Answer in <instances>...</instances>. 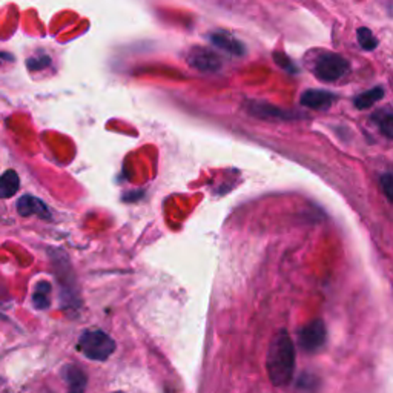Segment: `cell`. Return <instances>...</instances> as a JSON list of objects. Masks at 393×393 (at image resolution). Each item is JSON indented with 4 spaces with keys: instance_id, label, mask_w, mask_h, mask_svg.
Segmentation results:
<instances>
[{
    "instance_id": "cell-1",
    "label": "cell",
    "mask_w": 393,
    "mask_h": 393,
    "mask_svg": "<svg viewBox=\"0 0 393 393\" xmlns=\"http://www.w3.org/2000/svg\"><path fill=\"white\" fill-rule=\"evenodd\" d=\"M267 375L277 387H284L294 378L295 348L286 331H279L269 344L266 360Z\"/></svg>"
},
{
    "instance_id": "cell-2",
    "label": "cell",
    "mask_w": 393,
    "mask_h": 393,
    "mask_svg": "<svg viewBox=\"0 0 393 393\" xmlns=\"http://www.w3.org/2000/svg\"><path fill=\"white\" fill-rule=\"evenodd\" d=\"M79 350L92 361H106L116 350V341L101 331H88L80 336Z\"/></svg>"
},
{
    "instance_id": "cell-3",
    "label": "cell",
    "mask_w": 393,
    "mask_h": 393,
    "mask_svg": "<svg viewBox=\"0 0 393 393\" xmlns=\"http://www.w3.org/2000/svg\"><path fill=\"white\" fill-rule=\"evenodd\" d=\"M350 70L349 60L341 57L340 54L333 52H323L316 59L314 72L315 76L323 82H336L343 79Z\"/></svg>"
},
{
    "instance_id": "cell-4",
    "label": "cell",
    "mask_w": 393,
    "mask_h": 393,
    "mask_svg": "<svg viewBox=\"0 0 393 393\" xmlns=\"http://www.w3.org/2000/svg\"><path fill=\"white\" fill-rule=\"evenodd\" d=\"M326 343V326L321 320H314L306 324L298 333V344L304 352L314 353L320 350Z\"/></svg>"
},
{
    "instance_id": "cell-5",
    "label": "cell",
    "mask_w": 393,
    "mask_h": 393,
    "mask_svg": "<svg viewBox=\"0 0 393 393\" xmlns=\"http://www.w3.org/2000/svg\"><path fill=\"white\" fill-rule=\"evenodd\" d=\"M188 62L192 68L203 72L217 71L221 67L218 55L208 48H194L188 55Z\"/></svg>"
},
{
    "instance_id": "cell-6",
    "label": "cell",
    "mask_w": 393,
    "mask_h": 393,
    "mask_svg": "<svg viewBox=\"0 0 393 393\" xmlns=\"http://www.w3.org/2000/svg\"><path fill=\"white\" fill-rule=\"evenodd\" d=\"M17 212L22 217H39L43 220H50L51 214L48 206H46L40 199H37L34 195H23L17 201Z\"/></svg>"
},
{
    "instance_id": "cell-7",
    "label": "cell",
    "mask_w": 393,
    "mask_h": 393,
    "mask_svg": "<svg viewBox=\"0 0 393 393\" xmlns=\"http://www.w3.org/2000/svg\"><path fill=\"white\" fill-rule=\"evenodd\" d=\"M336 96L323 89H307L301 96V105L311 109H326L335 101Z\"/></svg>"
},
{
    "instance_id": "cell-8",
    "label": "cell",
    "mask_w": 393,
    "mask_h": 393,
    "mask_svg": "<svg viewBox=\"0 0 393 393\" xmlns=\"http://www.w3.org/2000/svg\"><path fill=\"white\" fill-rule=\"evenodd\" d=\"M211 42L217 46V48L226 51L233 55H243L246 52L245 45H243L237 37H233L232 34L226 31H217L211 34Z\"/></svg>"
},
{
    "instance_id": "cell-9",
    "label": "cell",
    "mask_w": 393,
    "mask_h": 393,
    "mask_svg": "<svg viewBox=\"0 0 393 393\" xmlns=\"http://www.w3.org/2000/svg\"><path fill=\"white\" fill-rule=\"evenodd\" d=\"M63 377L68 382V393H85L88 378L80 367L67 366L63 369Z\"/></svg>"
},
{
    "instance_id": "cell-10",
    "label": "cell",
    "mask_w": 393,
    "mask_h": 393,
    "mask_svg": "<svg viewBox=\"0 0 393 393\" xmlns=\"http://www.w3.org/2000/svg\"><path fill=\"white\" fill-rule=\"evenodd\" d=\"M21 188V179L16 171L9 170L0 175V199H11Z\"/></svg>"
},
{
    "instance_id": "cell-11",
    "label": "cell",
    "mask_w": 393,
    "mask_h": 393,
    "mask_svg": "<svg viewBox=\"0 0 393 393\" xmlns=\"http://www.w3.org/2000/svg\"><path fill=\"white\" fill-rule=\"evenodd\" d=\"M382 97H384V89L381 87H375L369 91H364L361 94H358L357 97L353 99V105L357 106L358 109H369L373 105H375L377 101H380Z\"/></svg>"
},
{
    "instance_id": "cell-12",
    "label": "cell",
    "mask_w": 393,
    "mask_h": 393,
    "mask_svg": "<svg viewBox=\"0 0 393 393\" xmlns=\"http://www.w3.org/2000/svg\"><path fill=\"white\" fill-rule=\"evenodd\" d=\"M372 121L378 126V129L381 131L382 134H384L387 138H392V123H393V117H392V111L390 108H384V109H380L378 112H375V114L372 116Z\"/></svg>"
},
{
    "instance_id": "cell-13",
    "label": "cell",
    "mask_w": 393,
    "mask_h": 393,
    "mask_svg": "<svg viewBox=\"0 0 393 393\" xmlns=\"http://www.w3.org/2000/svg\"><path fill=\"white\" fill-rule=\"evenodd\" d=\"M50 294H51V286L46 282H40L35 286L34 294H33V304L35 309H48L50 307Z\"/></svg>"
},
{
    "instance_id": "cell-14",
    "label": "cell",
    "mask_w": 393,
    "mask_h": 393,
    "mask_svg": "<svg viewBox=\"0 0 393 393\" xmlns=\"http://www.w3.org/2000/svg\"><path fill=\"white\" fill-rule=\"evenodd\" d=\"M358 42L361 45V48L366 51H372L373 48H377V45H378L375 35H373V33L369 30V28H360Z\"/></svg>"
},
{
    "instance_id": "cell-15",
    "label": "cell",
    "mask_w": 393,
    "mask_h": 393,
    "mask_svg": "<svg viewBox=\"0 0 393 393\" xmlns=\"http://www.w3.org/2000/svg\"><path fill=\"white\" fill-rule=\"evenodd\" d=\"M50 63H51V59H50V57L30 59V60H28V68L33 70V71H37V70H42V68H45V67H48Z\"/></svg>"
},
{
    "instance_id": "cell-16",
    "label": "cell",
    "mask_w": 393,
    "mask_h": 393,
    "mask_svg": "<svg viewBox=\"0 0 393 393\" xmlns=\"http://www.w3.org/2000/svg\"><path fill=\"white\" fill-rule=\"evenodd\" d=\"M392 174H384L381 177V188L382 191H384L386 196H387V200L392 201Z\"/></svg>"
},
{
    "instance_id": "cell-17",
    "label": "cell",
    "mask_w": 393,
    "mask_h": 393,
    "mask_svg": "<svg viewBox=\"0 0 393 393\" xmlns=\"http://www.w3.org/2000/svg\"><path fill=\"white\" fill-rule=\"evenodd\" d=\"M112 393H125V392H112Z\"/></svg>"
}]
</instances>
